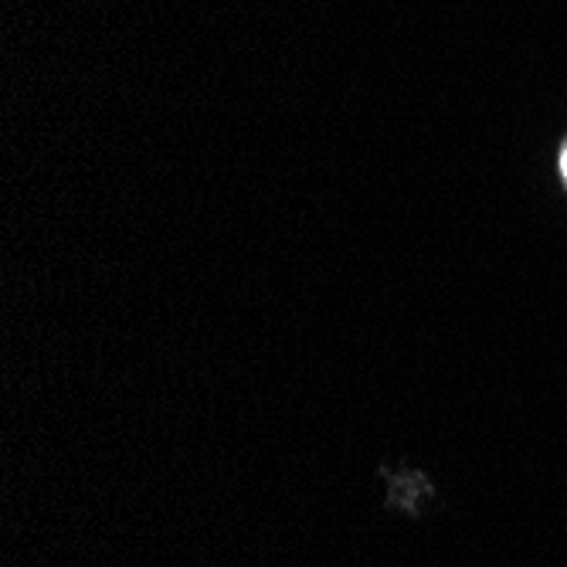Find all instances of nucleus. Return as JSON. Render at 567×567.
Listing matches in <instances>:
<instances>
[{
  "label": "nucleus",
  "mask_w": 567,
  "mask_h": 567,
  "mask_svg": "<svg viewBox=\"0 0 567 567\" xmlns=\"http://www.w3.org/2000/svg\"><path fill=\"white\" fill-rule=\"evenodd\" d=\"M564 177H567V153H564Z\"/></svg>",
  "instance_id": "f257e3e1"
}]
</instances>
